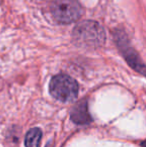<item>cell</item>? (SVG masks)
Listing matches in <instances>:
<instances>
[{"mask_svg":"<svg viewBox=\"0 0 146 147\" xmlns=\"http://www.w3.org/2000/svg\"><path fill=\"white\" fill-rule=\"evenodd\" d=\"M142 147H146V140L142 142Z\"/></svg>","mask_w":146,"mask_h":147,"instance_id":"cell-7","label":"cell"},{"mask_svg":"<svg viewBox=\"0 0 146 147\" xmlns=\"http://www.w3.org/2000/svg\"><path fill=\"white\" fill-rule=\"evenodd\" d=\"M50 10L53 18L62 24L77 21L83 14V9L78 0H53Z\"/></svg>","mask_w":146,"mask_h":147,"instance_id":"cell-3","label":"cell"},{"mask_svg":"<svg viewBox=\"0 0 146 147\" xmlns=\"http://www.w3.org/2000/svg\"><path fill=\"white\" fill-rule=\"evenodd\" d=\"M74 41L78 44L89 47H98L105 41V32L96 21H84L79 23L73 30Z\"/></svg>","mask_w":146,"mask_h":147,"instance_id":"cell-1","label":"cell"},{"mask_svg":"<svg viewBox=\"0 0 146 147\" xmlns=\"http://www.w3.org/2000/svg\"><path fill=\"white\" fill-rule=\"evenodd\" d=\"M116 43L129 65L137 72H140L143 75H146V66L141 61L140 57L135 52L134 49L129 45V42L124 32H120V34H116Z\"/></svg>","mask_w":146,"mask_h":147,"instance_id":"cell-4","label":"cell"},{"mask_svg":"<svg viewBox=\"0 0 146 147\" xmlns=\"http://www.w3.org/2000/svg\"><path fill=\"white\" fill-rule=\"evenodd\" d=\"M50 94L61 102H72L78 95L76 80L66 74H58L52 77L49 84Z\"/></svg>","mask_w":146,"mask_h":147,"instance_id":"cell-2","label":"cell"},{"mask_svg":"<svg viewBox=\"0 0 146 147\" xmlns=\"http://www.w3.org/2000/svg\"><path fill=\"white\" fill-rule=\"evenodd\" d=\"M70 116L71 119L77 124H87L92 121V118L88 113L87 102L85 100L80 101L73 107Z\"/></svg>","mask_w":146,"mask_h":147,"instance_id":"cell-5","label":"cell"},{"mask_svg":"<svg viewBox=\"0 0 146 147\" xmlns=\"http://www.w3.org/2000/svg\"><path fill=\"white\" fill-rule=\"evenodd\" d=\"M42 132L39 128H32L27 132L25 136L26 147H40Z\"/></svg>","mask_w":146,"mask_h":147,"instance_id":"cell-6","label":"cell"}]
</instances>
